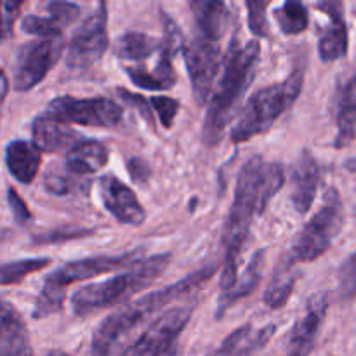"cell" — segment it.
I'll return each mask as SVG.
<instances>
[{"label":"cell","mask_w":356,"mask_h":356,"mask_svg":"<svg viewBox=\"0 0 356 356\" xmlns=\"http://www.w3.org/2000/svg\"><path fill=\"white\" fill-rule=\"evenodd\" d=\"M285 170L280 163L252 156L242 167L236 179L235 198L222 229L225 264L221 273V292H228L238 282L240 254L249 238L252 221L264 214L271 198L284 188Z\"/></svg>","instance_id":"1"},{"label":"cell","mask_w":356,"mask_h":356,"mask_svg":"<svg viewBox=\"0 0 356 356\" xmlns=\"http://www.w3.org/2000/svg\"><path fill=\"white\" fill-rule=\"evenodd\" d=\"M259 59V42L250 40L247 44H242L238 30L233 31L225 63H222L225 70H222L221 83L209 103L204 127H202V138L207 146L219 145V141L222 139L226 127L235 117L236 108L242 103L247 89L256 76Z\"/></svg>","instance_id":"2"},{"label":"cell","mask_w":356,"mask_h":356,"mask_svg":"<svg viewBox=\"0 0 356 356\" xmlns=\"http://www.w3.org/2000/svg\"><path fill=\"white\" fill-rule=\"evenodd\" d=\"M218 271V264H207V266L200 268L195 273L188 275L183 280L176 282V284L163 287L156 292H149V294L143 296L138 301L131 302V305L124 306V308L117 309L111 313L110 316L99 323L92 336V343H90V355L92 356H110L111 348L122 339L127 332L155 315L156 312L163 308V306L170 305V302L177 301L183 296L190 294L195 289L202 287L205 282L211 280Z\"/></svg>","instance_id":"3"},{"label":"cell","mask_w":356,"mask_h":356,"mask_svg":"<svg viewBox=\"0 0 356 356\" xmlns=\"http://www.w3.org/2000/svg\"><path fill=\"white\" fill-rule=\"evenodd\" d=\"M172 256L159 254L149 259L139 261L125 273L110 280L86 285L72 296V309L79 318H87L96 312L125 302L138 292L145 291L169 266Z\"/></svg>","instance_id":"4"},{"label":"cell","mask_w":356,"mask_h":356,"mask_svg":"<svg viewBox=\"0 0 356 356\" xmlns=\"http://www.w3.org/2000/svg\"><path fill=\"white\" fill-rule=\"evenodd\" d=\"M305 83V68L298 66L282 82L257 90L240 113L232 129L233 145H242L263 132L270 131L275 122L296 103Z\"/></svg>","instance_id":"5"},{"label":"cell","mask_w":356,"mask_h":356,"mask_svg":"<svg viewBox=\"0 0 356 356\" xmlns=\"http://www.w3.org/2000/svg\"><path fill=\"white\" fill-rule=\"evenodd\" d=\"M139 259H141V250H131V252L120 254V256H96L66 263L65 266L58 268L54 273L47 275L40 294L35 299L31 316L35 320H44L63 312L68 285L120 270L124 266H136Z\"/></svg>","instance_id":"6"},{"label":"cell","mask_w":356,"mask_h":356,"mask_svg":"<svg viewBox=\"0 0 356 356\" xmlns=\"http://www.w3.org/2000/svg\"><path fill=\"white\" fill-rule=\"evenodd\" d=\"M195 24L197 28L193 30L191 37L184 42L183 52L195 99L198 104H205L219 68L225 63L219 40L225 35L226 28L218 26V24L209 26V23Z\"/></svg>","instance_id":"7"},{"label":"cell","mask_w":356,"mask_h":356,"mask_svg":"<svg viewBox=\"0 0 356 356\" xmlns=\"http://www.w3.org/2000/svg\"><path fill=\"white\" fill-rule=\"evenodd\" d=\"M344 226V205L336 188H329L322 209L306 222L292 245L291 256L296 263H313L330 249Z\"/></svg>","instance_id":"8"},{"label":"cell","mask_w":356,"mask_h":356,"mask_svg":"<svg viewBox=\"0 0 356 356\" xmlns=\"http://www.w3.org/2000/svg\"><path fill=\"white\" fill-rule=\"evenodd\" d=\"M122 108L110 97L79 99L73 96H59L54 97L44 111V117L56 122H70L86 127H117L122 122Z\"/></svg>","instance_id":"9"},{"label":"cell","mask_w":356,"mask_h":356,"mask_svg":"<svg viewBox=\"0 0 356 356\" xmlns=\"http://www.w3.org/2000/svg\"><path fill=\"white\" fill-rule=\"evenodd\" d=\"M108 6L101 2L97 9L80 24L70 38L65 61L70 70H89L101 61L110 45L108 38Z\"/></svg>","instance_id":"10"},{"label":"cell","mask_w":356,"mask_h":356,"mask_svg":"<svg viewBox=\"0 0 356 356\" xmlns=\"http://www.w3.org/2000/svg\"><path fill=\"white\" fill-rule=\"evenodd\" d=\"M63 56L61 38H37L17 51L14 59L13 87L17 92H28L47 76L52 66Z\"/></svg>","instance_id":"11"},{"label":"cell","mask_w":356,"mask_h":356,"mask_svg":"<svg viewBox=\"0 0 356 356\" xmlns=\"http://www.w3.org/2000/svg\"><path fill=\"white\" fill-rule=\"evenodd\" d=\"M163 23V37L160 40V51H159V61H156L155 70L152 73L146 72L143 66H125V73L132 83L138 87L148 90H167L172 89L176 83V70H174V56L177 51L184 47L183 35H181L177 24L170 19L163 13L162 16Z\"/></svg>","instance_id":"12"},{"label":"cell","mask_w":356,"mask_h":356,"mask_svg":"<svg viewBox=\"0 0 356 356\" xmlns=\"http://www.w3.org/2000/svg\"><path fill=\"white\" fill-rule=\"evenodd\" d=\"M193 308H172L156 318L120 356H165L190 323Z\"/></svg>","instance_id":"13"},{"label":"cell","mask_w":356,"mask_h":356,"mask_svg":"<svg viewBox=\"0 0 356 356\" xmlns=\"http://www.w3.org/2000/svg\"><path fill=\"white\" fill-rule=\"evenodd\" d=\"M329 306L330 298L327 292H316L308 299L305 312L289 334L287 356H309L313 353Z\"/></svg>","instance_id":"14"},{"label":"cell","mask_w":356,"mask_h":356,"mask_svg":"<svg viewBox=\"0 0 356 356\" xmlns=\"http://www.w3.org/2000/svg\"><path fill=\"white\" fill-rule=\"evenodd\" d=\"M99 197L106 211L122 225L141 226L146 219V211L134 191L122 183L117 176H103L99 179Z\"/></svg>","instance_id":"15"},{"label":"cell","mask_w":356,"mask_h":356,"mask_svg":"<svg viewBox=\"0 0 356 356\" xmlns=\"http://www.w3.org/2000/svg\"><path fill=\"white\" fill-rule=\"evenodd\" d=\"M316 9L329 16V24L322 30L318 40V54L322 61L334 63L343 59L350 49V33L344 21V7L341 2H320Z\"/></svg>","instance_id":"16"},{"label":"cell","mask_w":356,"mask_h":356,"mask_svg":"<svg viewBox=\"0 0 356 356\" xmlns=\"http://www.w3.org/2000/svg\"><path fill=\"white\" fill-rule=\"evenodd\" d=\"M320 186V167L309 149H305L291 172V202L299 214H306Z\"/></svg>","instance_id":"17"},{"label":"cell","mask_w":356,"mask_h":356,"mask_svg":"<svg viewBox=\"0 0 356 356\" xmlns=\"http://www.w3.org/2000/svg\"><path fill=\"white\" fill-rule=\"evenodd\" d=\"M277 332L273 323L256 329L250 323L233 330L211 355L207 356H254L259 353Z\"/></svg>","instance_id":"18"},{"label":"cell","mask_w":356,"mask_h":356,"mask_svg":"<svg viewBox=\"0 0 356 356\" xmlns=\"http://www.w3.org/2000/svg\"><path fill=\"white\" fill-rule=\"evenodd\" d=\"M334 118L337 125L336 148H346L356 138V72L339 87L334 97Z\"/></svg>","instance_id":"19"},{"label":"cell","mask_w":356,"mask_h":356,"mask_svg":"<svg viewBox=\"0 0 356 356\" xmlns=\"http://www.w3.org/2000/svg\"><path fill=\"white\" fill-rule=\"evenodd\" d=\"M0 327V356H35L23 318L7 301L2 302Z\"/></svg>","instance_id":"20"},{"label":"cell","mask_w":356,"mask_h":356,"mask_svg":"<svg viewBox=\"0 0 356 356\" xmlns=\"http://www.w3.org/2000/svg\"><path fill=\"white\" fill-rule=\"evenodd\" d=\"M31 138L33 145L45 153H56L65 148L72 149L76 143L82 141L79 132L44 115L31 122Z\"/></svg>","instance_id":"21"},{"label":"cell","mask_w":356,"mask_h":356,"mask_svg":"<svg viewBox=\"0 0 356 356\" xmlns=\"http://www.w3.org/2000/svg\"><path fill=\"white\" fill-rule=\"evenodd\" d=\"M264 263H266V250L261 249L254 254L243 275L235 284V287L229 289L228 292H221L218 299V306H216V318H222L229 308H233L236 302L245 299L247 296H250L259 287L261 278H263Z\"/></svg>","instance_id":"22"},{"label":"cell","mask_w":356,"mask_h":356,"mask_svg":"<svg viewBox=\"0 0 356 356\" xmlns=\"http://www.w3.org/2000/svg\"><path fill=\"white\" fill-rule=\"evenodd\" d=\"M40 149L33 143L16 139L6 148V165L10 176L21 184H31L40 170Z\"/></svg>","instance_id":"23"},{"label":"cell","mask_w":356,"mask_h":356,"mask_svg":"<svg viewBox=\"0 0 356 356\" xmlns=\"http://www.w3.org/2000/svg\"><path fill=\"white\" fill-rule=\"evenodd\" d=\"M108 163V148L94 139H82L68 149L65 167L75 176H87L103 169Z\"/></svg>","instance_id":"24"},{"label":"cell","mask_w":356,"mask_h":356,"mask_svg":"<svg viewBox=\"0 0 356 356\" xmlns=\"http://www.w3.org/2000/svg\"><path fill=\"white\" fill-rule=\"evenodd\" d=\"M294 266L296 261L292 259L291 254L282 257L280 264H277L273 277H271L263 296V301L266 302L268 308L280 309L287 305L292 292H294L296 282H298V273H296Z\"/></svg>","instance_id":"25"},{"label":"cell","mask_w":356,"mask_h":356,"mask_svg":"<svg viewBox=\"0 0 356 356\" xmlns=\"http://www.w3.org/2000/svg\"><path fill=\"white\" fill-rule=\"evenodd\" d=\"M155 51H160V40L141 31H127L115 42V54L127 61L148 59Z\"/></svg>","instance_id":"26"},{"label":"cell","mask_w":356,"mask_h":356,"mask_svg":"<svg viewBox=\"0 0 356 356\" xmlns=\"http://www.w3.org/2000/svg\"><path fill=\"white\" fill-rule=\"evenodd\" d=\"M275 19L285 35H299L308 28L309 14L305 3L289 0L284 6L275 9Z\"/></svg>","instance_id":"27"},{"label":"cell","mask_w":356,"mask_h":356,"mask_svg":"<svg viewBox=\"0 0 356 356\" xmlns=\"http://www.w3.org/2000/svg\"><path fill=\"white\" fill-rule=\"evenodd\" d=\"M51 264V259L47 257H35V259H23L14 261V263H6L2 266V285H14L23 282L28 275L37 273L42 268H47Z\"/></svg>","instance_id":"28"},{"label":"cell","mask_w":356,"mask_h":356,"mask_svg":"<svg viewBox=\"0 0 356 356\" xmlns=\"http://www.w3.org/2000/svg\"><path fill=\"white\" fill-rule=\"evenodd\" d=\"M76 177L79 176L70 172L66 167L52 163V165L45 170L44 181H42V183H44L45 191H49L51 195H56V197H65V195H68L70 191H73L76 186H79Z\"/></svg>","instance_id":"29"},{"label":"cell","mask_w":356,"mask_h":356,"mask_svg":"<svg viewBox=\"0 0 356 356\" xmlns=\"http://www.w3.org/2000/svg\"><path fill=\"white\" fill-rule=\"evenodd\" d=\"M94 235V229L90 228H58L51 229V232L40 233V235H35L31 242L35 245H58V243L72 242V240H80V238H89Z\"/></svg>","instance_id":"30"},{"label":"cell","mask_w":356,"mask_h":356,"mask_svg":"<svg viewBox=\"0 0 356 356\" xmlns=\"http://www.w3.org/2000/svg\"><path fill=\"white\" fill-rule=\"evenodd\" d=\"M21 28L24 33L40 38H61L63 31V28L52 17H42L35 14H28L26 17H23Z\"/></svg>","instance_id":"31"},{"label":"cell","mask_w":356,"mask_h":356,"mask_svg":"<svg viewBox=\"0 0 356 356\" xmlns=\"http://www.w3.org/2000/svg\"><path fill=\"white\" fill-rule=\"evenodd\" d=\"M339 287H337V294H339L341 302H350L356 298V252L351 254L339 268Z\"/></svg>","instance_id":"32"},{"label":"cell","mask_w":356,"mask_h":356,"mask_svg":"<svg viewBox=\"0 0 356 356\" xmlns=\"http://www.w3.org/2000/svg\"><path fill=\"white\" fill-rule=\"evenodd\" d=\"M247 10H249V28L256 37H268L270 30H268V19H266V9L268 2H247Z\"/></svg>","instance_id":"33"},{"label":"cell","mask_w":356,"mask_h":356,"mask_svg":"<svg viewBox=\"0 0 356 356\" xmlns=\"http://www.w3.org/2000/svg\"><path fill=\"white\" fill-rule=\"evenodd\" d=\"M45 9L51 14L49 17H52L61 28L72 24L80 16V7L72 2H49Z\"/></svg>","instance_id":"34"},{"label":"cell","mask_w":356,"mask_h":356,"mask_svg":"<svg viewBox=\"0 0 356 356\" xmlns=\"http://www.w3.org/2000/svg\"><path fill=\"white\" fill-rule=\"evenodd\" d=\"M152 104L155 108L156 115H159L160 122L165 129L172 127L174 120H176V115L179 111V101L172 99V97H165V96H155L152 97Z\"/></svg>","instance_id":"35"},{"label":"cell","mask_w":356,"mask_h":356,"mask_svg":"<svg viewBox=\"0 0 356 356\" xmlns=\"http://www.w3.org/2000/svg\"><path fill=\"white\" fill-rule=\"evenodd\" d=\"M117 94L120 96V99L124 101V103H127L129 106L136 108V110L141 113V117L148 122L149 127H155V117H153V111H152V108H153L152 101H148L146 97L139 96V94L131 92V90H127V89H122V87H118Z\"/></svg>","instance_id":"36"},{"label":"cell","mask_w":356,"mask_h":356,"mask_svg":"<svg viewBox=\"0 0 356 356\" xmlns=\"http://www.w3.org/2000/svg\"><path fill=\"white\" fill-rule=\"evenodd\" d=\"M7 204H9L10 212H13V218L17 225L23 226V228L24 226L31 225V221H33V214H31L28 205L24 204L23 198L19 197V193H17L13 186L7 188Z\"/></svg>","instance_id":"37"},{"label":"cell","mask_w":356,"mask_h":356,"mask_svg":"<svg viewBox=\"0 0 356 356\" xmlns=\"http://www.w3.org/2000/svg\"><path fill=\"white\" fill-rule=\"evenodd\" d=\"M127 172L129 176L132 177V181L141 184H145L146 181L149 179V176H152V169H149V165L145 162V160L139 159V156H132V159H129Z\"/></svg>","instance_id":"38"},{"label":"cell","mask_w":356,"mask_h":356,"mask_svg":"<svg viewBox=\"0 0 356 356\" xmlns=\"http://www.w3.org/2000/svg\"><path fill=\"white\" fill-rule=\"evenodd\" d=\"M23 2H3V21H2V38H7L13 35V24L19 14Z\"/></svg>","instance_id":"39"},{"label":"cell","mask_w":356,"mask_h":356,"mask_svg":"<svg viewBox=\"0 0 356 356\" xmlns=\"http://www.w3.org/2000/svg\"><path fill=\"white\" fill-rule=\"evenodd\" d=\"M7 90H9V80H7L6 70H2V99L7 97Z\"/></svg>","instance_id":"40"},{"label":"cell","mask_w":356,"mask_h":356,"mask_svg":"<svg viewBox=\"0 0 356 356\" xmlns=\"http://www.w3.org/2000/svg\"><path fill=\"white\" fill-rule=\"evenodd\" d=\"M344 167H346V170H350V172H356V156H355V159L346 160Z\"/></svg>","instance_id":"41"},{"label":"cell","mask_w":356,"mask_h":356,"mask_svg":"<svg viewBox=\"0 0 356 356\" xmlns=\"http://www.w3.org/2000/svg\"><path fill=\"white\" fill-rule=\"evenodd\" d=\"M47 356H72V355H68L66 351H61V350H52L49 351Z\"/></svg>","instance_id":"42"},{"label":"cell","mask_w":356,"mask_h":356,"mask_svg":"<svg viewBox=\"0 0 356 356\" xmlns=\"http://www.w3.org/2000/svg\"><path fill=\"white\" fill-rule=\"evenodd\" d=\"M167 356H177L176 353H170V355H167Z\"/></svg>","instance_id":"43"}]
</instances>
